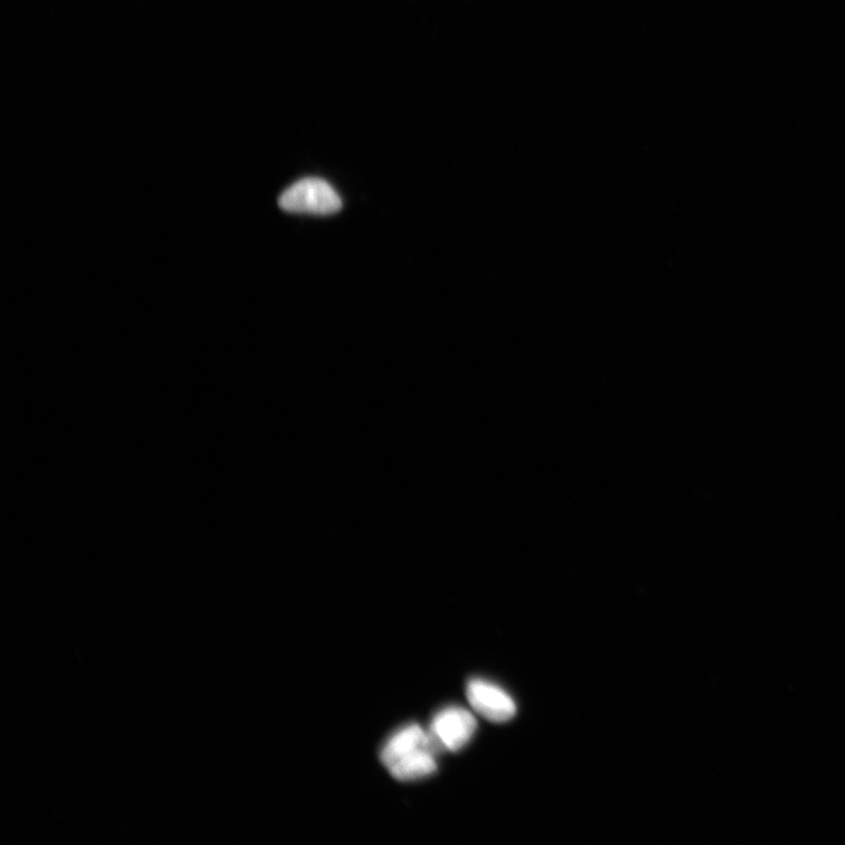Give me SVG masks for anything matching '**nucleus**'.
Returning a JSON list of instances; mask_svg holds the SVG:
<instances>
[{
    "label": "nucleus",
    "mask_w": 845,
    "mask_h": 845,
    "mask_svg": "<svg viewBox=\"0 0 845 845\" xmlns=\"http://www.w3.org/2000/svg\"><path fill=\"white\" fill-rule=\"evenodd\" d=\"M342 200L327 181L307 178L295 182L279 198L282 211L310 215H331L340 212Z\"/></svg>",
    "instance_id": "f257e3e1"
},
{
    "label": "nucleus",
    "mask_w": 845,
    "mask_h": 845,
    "mask_svg": "<svg viewBox=\"0 0 845 845\" xmlns=\"http://www.w3.org/2000/svg\"><path fill=\"white\" fill-rule=\"evenodd\" d=\"M477 730V720L461 707H449L432 719L429 732L442 750L458 752L471 741Z\"/></svg>",
    "instance_id": "f03ea898"
},
{
    "label": "nucleus",
    "mask_w": 845,
    "mask_h": 845,
    "mask_svg": "<svg viewBox=\"0 0 845 845\" xmlns=\"http://www.w3.org/2000/svg\"><path fill=\"white\" fill-rule=\"evenodd\" d=\"M466 698L473 711L486 720L502 723L516 715V702L503 688L483 679H472L466 686Z\"/></svg>",
    "instance_id": "7ed1b4c3"
},
{
    "label": "nucleus",
    "mask_w": 845,
    "mask_h": 845,
    "mask_svg": "<svg viewBox=\"0 0 845 845\" xmlns=\"http://www.w3.org/2000/svg\"><path fill=\"white\" fill-rule=\"evenodd\" d=\"M432 736V735H431ZM434 738L422 747L410 750L388 766L389 773L396 780L416 781L434 774L437 770L436 754L441 752Z\"/></svg>",
    "instance_id": "20e7f679"
},
{
    "label": "nucleus",
    "mask_w": 845,
    "mask_h": 845,
    "mask_svg": "<svg viewBox=\"0 0 845 845\" xmlns=\"http://www.w3.org/2000/svg\"><path fill=\"white\" fill-rule=\"evenodd\" d=\"M431 740L430 732H425L421 726L409 725L404 727L385 743L381 750V761L385 767H388L405 753L428 745Z\"/></svg>",
    "instance_id": "39448f33"
}]
</instances>
